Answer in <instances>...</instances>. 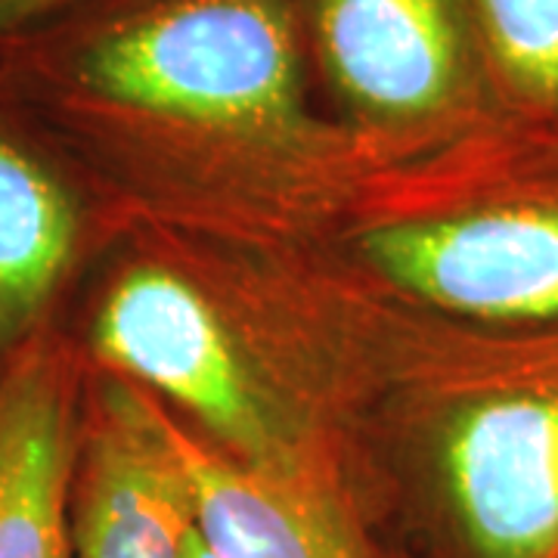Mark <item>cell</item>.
Returning a JSON list of instances; mask_svg holds the SVG:
<instances>
[{"label": "cell", "mask_w": 558, "mask_h": 558, "mask_svg": "<svg viewBox=\"0 0 558 558\" xmlns=\"http://www.w3.org/2000/svg\"><path fill=\"white\" fill-rule=\"evenodd\" d=\"M0 81L57 131L282 137L301 116L292 0H124L0 40Z\"/></svg>", "instance_id": "6da1fadb"}, {"label": "cell", "mask_w": 558, "mask_h": 558, "mask_svg": "<svg viewBox=\"0 0 558 558\" xmlns=\"http://www.w3.org/2000/svg\"><path fill=\"white\" fill-rule=\"evenodd\" d=\"M440 344L425 425L440 556L558 558V326L447 319Z\"/></svg>", "instance_id": "7a4b0ae2"}, {"label": "cell", "mask_w": 558, "mask_h": 558, "mask_svg": "<svg viewBox=\"0 0 558 558\" xmlns=\"http://www.w3.org/2000/svg\"><path fill=\"white\" fill-rule=\"evenodd\" d=\"M453 165L447 199L366 233L363 255L440 317L558 326V143L497 121Z\"/></svg>", "instance_id": "3957f363"}, {"label": "cell", "mask_w": 558, "mask_h": 558, "mask_svg": "<svg viewBox=\"0 0 558 558\" xmlns=\"http://www.w3.org/2000/svg\"><path fill=\"white\" fill-rule=\"evenodd\" d=\"M307 16L360 116L447 143L499 121L472 0H311Z\"/></svg>", "instance_id": "277c9868"}, {"label": "cell", "mask_w": 558, "mask_h": 558, "mask_svg": "<svg viewBox=\"0 0 558 558\" xmlns=\"http://www.w3.org/2000/svg\"><path fill=\"white\" fill-rule=\"evenodd\" d=\"M90 351L106 373L149 381L252 465H286L277 425L248 379L215 311L183 279L131 270L109 289L90 323Z\"/></svg>", "instance_id": "5b68a950"}, {"label": "cell", "mask_w": 558, "mask_h": 558, "mask_svg": "<svg viewBox=\"0 0 558 558\" xmlns=\"http://www.w3.org/2000/svg\"><path fill=\"white\" fill-rule=\"evenodd\" d=\"M193 497L168 418L116 373L84 385L69 558H183Z\"/></svg>", "instance_id": "8992f818"}, {"label": "cell", "mask_w": 558, "mask_h": 558, "mask_svg": "<svg viewBox=\"0 0 558 558\" xmlns=\"http://www.w3.org/2000/svg\"><path fill=\"white\" fill-rule=\"evenodd\" d=\"M87 369L47 326L0 373V558H69V484Z\"/></svg>", "instance_id": "52a82bcc"}, {"label": "cell", "mask_w": 558, "mask_h": 558, "mask_svg": "<svg viewBox=\"0 0 558 558\" xmlns=\"http://www.w3.org/2000/svg\"><path fill=\"white\" fill-rule=\"evenodd\" d=\"M62 165L57 128L0 81V373L57 326L78 260L84 215Z\"/></svg>", "instance_id": "ba28073f"}, {"label": "cell", "mask_w": 558, "mask_h": 558, "mask_svg": "<svg viewBox=\"0 0 558 558\" xmlns=\"http://www.w3.org/2000/svg\"><path fill=\"white\" fill-rule=\"evenodd\" d=\"M193 497L196 531L215 558H366L336 494L299 462L252 465L168 422Z\"/></svg>", "instance_id": "9c48e42d"}, {"label": "cell", "mask_w": 558, "mask_h": 558, "mask_svg": "<svg viewBox=\"0 0 558 558\" xmlns=\"http://www.w3.org/2000/svg\"><path fill=\"white\" fill-rule=\"evenodd\" d=\"M499 121L558 143V0H472Z\"/></svg>", "instance_id": "30bf717a"}, {"label": "cell", "mask_w": 558, "mask_h": 558, "mask_svg": "<svg viewBox=\"0 0 558 558\" xmlns=\"http://www.w3.org/2000/svg\"><path fill=\"white\" fill-rule=\"evenodd\" d=\"M106 3H124V0H0V40L16 38L22 32L62 20L69 13L106 7Z\"/></svg>", "instance_id": "8fae6325"}, {"label": "cell", "mask_w": 558, "mask_h": 558, "mask_svg": "<svg viewBox=\"0 0 558 558\" xmlns=\"http://www.w3.org/2000/svg\"><path fill=\"white\" fill-rule=\"evenodd\" d=\"M183 558H215L208 553V546H205V539L199 537V531L193 527V534H190V543H186V556Z\"/></svg>", "instance_id": "7c38bea8"}]
</instances>
